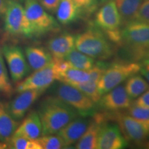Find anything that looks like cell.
Wrapping results in <instances>:
<instances>
[{"label": "cell", "instance_id": "10", "mask_svg": "<svg viewBox=\"0 0 149 149\" xmlns=\"http://www.w3.org/2000/svg\"><path fill=\"white\" fill-rule=\"evenodd\" d=\"M56 80L53 63L49 66L35 70L17 85L16 89L19 93L27 90H44L48 88Z\"/></svg>", "mask_w": 149, "mask_h": 149}, {"label": "cell", "instance_id": "35", "mask_svg": "<svg viewBox=\"0 0 149 149\" xmlns=\"http://www.w3.org/2000/svg\"><path fill=\"white\" fill-rule=\"evenodd\" d=\"M139 72L141 75L145 77L149 84V58L144 59L142 64H141V68Z\"/></svg>", "mask_w": 149, "mask_h": 149}, {"label": "cell", "instance_id": "7", "mask_svg": "<svg viewBox=\"0 0 149 149\" xmlns=\"http://www.w3.org/2000/svg\"><path fill=\"white\" fill-rule=\"evenodd\" d=\"M25 13L32 29L33 35H41L59 27L53 16L46 13L37 0H26Z\"/></svg>", "mask_w": 149, "mask_h": 149}, {"label": "cell", "instance_id": "34", "mask_svg": "<svg viewBox=\"0 0 149 149\" xmlns=\"http://www.w3.org/2000/svg\"><path fill=\"white\" fill-rule=\"evenodd\" d=\"M135 105L149 109V88L134 102Z\"/></svg>", "mask_w": 149, "mask_h": 149}, {"label": "cell", "instance_id": "8", "mask_svg": "<svg viewBox=\"0 0 149 149\" xmlns=\"http://www.w3.org/2000/svg\"><path fill=\"white\" fill-rule=\"evenodd\" d=\"M13 81L16 82L26 77L30 68L22 48L13 45H5L1 48Z\"/></svg>", "mask_w": 149, "mask_h": 149}, {"label": "cell", "instance_id": "32", "mask_svg": "<svg viewBox=\"0 0 149 149\" xmlns=\"http://www.w3.org/2000/svg\"><path fill=\"white\" fill-rule=\"evenodd\" d=\"M135 20L149 24V0H146L144 2L141 3Z\"/></svg>", "mask_w": 149, "mask_h": 149}, {"label": "cell", "instance_id": "11", "mask_svg": "<svg viewBox=\"0 0 149 149\" xmlns=\"http://www.w3.org/2000/svg\"><path fill=\"white\" fill-rule=\"evenodd\" d=\"M105 3L95 15L96 27L104 33L120 30L122 19L114 0H109Z\"/></svg>", "mask_w": 149, "mask_h": 149}, {"label": "cell", "instance_id": "31", "mask_svg": "<svg viewBox=\"0 0 149 149\" xmlns=\"http://www.w3.org/2000/svg\"><path fill=\"white\" fill-rule=\"evenodd\" d=\"M79 8L80 13L91 12L96 7L97 0H72Z\"/></svg>", "mask_w": 149, "mask_h": 149}, {"label": "cell", "instance_id": "30", "mask_svg": "<svg viewBox=\"0 0 149 149\" xmlns=\"http://www.w3.org/2000/svg\"><path fill=\"white\" fill-rule=\"evenodd\" d=\"M127 109L128 115L149 126V109L132 104Z\"/></svg>", "mask_w": 149, "mask_h": 149}, {"label": "cell", "instance_id": "6", "mask_svg": "<svg viewBox=\"0 0 149 149\" xmlns=\"http://www.w3.org/2000/svg\"><path fill=\"white\" fill-rule=\"evenodd\" d=\"M4 29L12 35L33 36L32 29L25 13L24 7L17 0H7L5 12Z\"/></svg>", "mask_w": 149, "mask_h": 149}, {"label": "cell", "instance_id": "36", "mask_svg": "<svg viewBox=\"0 0 149 149\" xmlns=\"http://www.w3.org/2000/svg\"><path fill=\"white\" fill-rule=\"evenodd\" d=\"M7 6L6 0H0V16L4 15Z\"/></svg>", "mask_w": 149, "mask_h": 149}, {"label": "cell", "instance_id": "33", "mask_svg": "<svg viewBox=\"0 0 149 149\" xmlns=\"http://www.w3.org/2000/svg\"><path fill=\"white\" fill-rule=\"evenodd\" d=\"M61 0H40L41 5L44 9L51 13H55Z\"/></svg>", "mask_w": 149, "mask_h": 149}, {"label": "cell", "instance_id": "28", "mask_svg": "<svg viewBox=\"0 0 149 149\" xmlns=\"http://www.w3.org/2000/svg\"><path fill=\"white\" fill-rule=\"evenodd\" d=\"M42 149H60L65 148L64 141L57 135H42L36 139Z\"/></svg>", "mask_w": 149, "mask_h": 149}, {"label": "cell", "instance_id": "3", "mask_svg": "<svg viewBox=\"0 0 149 149\" xmlns=\"http://www.w3.org/2000/svg\"><path fill=\"white\" fill-rule=\"evenodd\" d=\"M74 47L93 59L105 60L113 55L107 37L98 28H91L75 37Z\"/></svg>", "mask_w": 149, "mask_h": 149}, {"label": "cell", "instance_id": "13", "mask_svg": "<svg viewBox=\"0 0 149 149\" xmlns=\"http://www.w3.org/2000/svg\"><path fill=\"white\" fill-rule=\"evenodd\" d=\"M127 141L117 125L105 124L99 134L97 148L122 149L127 146Z\"/></svg>", "mask_w": 149, "mask_h": 149}, {"label": "cell", "instance_id": "27", "mask_svg": "<svg viewBox=\"0 0 149 149\" xmlns=\"http://www.w3.org/2000/svg\"><path fill=\"white\" fill-rule=\"evenodd\" d=\"M12 92L13 87L8 76V70L6 66L2 52L1 50H0V93L10 95Z\"/></svg>", "mask_w": 149, "mask_h": 149}, {"label": "cell", "instance_id": "23", "mask_svg": "<svg viewBox=\"0 0 149 149\" xmlns=\"http://www.w3.org/2000/svg\"><path fill=\"white\" fill-rule=\"evenodd\" d=\"M56 13L57 20L66 25L74 22L79 16L80 11L72 0H61Z\"/></svg>", "mask_w": 149, "mask_h": 149}, {"label": "cell", "instance_id": "15", "mask_svg": "<svg viewBox=\"0 0 149 149\" xmlns=\"http://www.w3.org/2000/svg\"><path fill=\"white\" fill-rule=\"evenodd\" d=\"M91 122L88 119L76 117L66 124L57 133L64 141L65 148L76 143L84 135Z\"/></svg>", "mask_w": 149, "mask_h": 149}, {"label": "cell", "instance_id": "22", "mask_svg": "<svg viewBox=\"0 0 149 149\" xmlns=\"http://www.w3.org/2000/svg\"><path fill=\"white\" fill-rule=\"evenodd\" d=\"M143 0H114L122 19V24L135 20L137 12Z\"/></svg>", "mask_w": 149, "mask_h": 149}, {"label": "cell", "instance_id": "38", "mask_svg": "<svg viewBox=\"0 0 149 149\" xmlns=\"http://www.w3.org/2000/svg\"><path fill=\"white\" fill-rule=\"evenodd\" d=\"M100 1H102V2H103V3H105V2H107V1H109V0H100Z\"/></svg>", "mask_w": 149, "mask_h": 149}, {"label": "cell", "instance_id": "18", "mask_svg": "<svg viewBox=\"0 0 149 149\" xmlns=\"http://www.w3.org/2000/svg\"><path fill=\"white\" fill-rule=\"evenodd\" d=\"M75 37L70 33H63L53 37L48 42V51L53 59H64L65 57L74 48Z\"/></svg>", "mask_w": 149, "mask_h": 149}, {"label": "cell", "instance_id": "1", "mask_svg": "<svg viewBox=\"0 0 149 149\" xmlns=\"http://www.w3.org/2000/svg\"><path fill=\"white\" fill-rule=\"evenodd\" d=\"M42 135H55L78 116V112L55 97L46 99L38 112Z\"/></svg>", "mask_w": 149, "mask_h": 149}, {"label": "cell", "instance_id": "5", "mask_svg": "<svg viewBox=\"0 0 149 149\" xmlns=\"http://www.w3.org/2000/svg\"><path fill=\"white\" fill-rule=\"evenodd\" d=\"M53 92L55 97L73 108L81 116L94 113L95 102L77 87L61 83L54 87Z\"/></svg>", "mask_w": 149, "mask_h": 149}, {"label": "cell", "instance_id": "2", "mask_svg": "<svg viewBox=\"0 0 149 149\" xmlns=\"http://www.w3.org/2000/svg\"><path fill=\"white\" fill-rule=\"evenodd\" d=\"M122 44L134 60L149 58V24L134 20L124 25Z\"/></svg>", "mask_w": 149, "mask_h": 149}, {"label": "cell", "instance_id": "20", "mask_svg": "<svg viewBox=\"0 0 149 149\" xmlns=\"http://www.w3.org/2000/svg\"><path fill=\"white\" fill-rule=\"evenodd\" d=\"M25 56L30 68L40 70L53 63V57L49 51L40 46H29L25 48Z\"/></svg>", "mask_w": 149, "mask_h": 149}, {"label": "cell", "instance_id": "21", "mask_svg": "<svg viewBox=\"0 0 149 149\" xmlns=\"http://www.w3.org/2000/svg\"><path fill=\"white\" fill-rule=\"evenodd\" d=\"M19 126L8 109V104L0 102V140L8 144Z\"/></svg>", "mask_w": 149, "mask_h": 149}, {"label": "cell", "instance_id": "9", "mask_svg": "<svg viewBox=\"0 0 149 149\" xmlns=\"http://www.w3.org/2000/svg\"><path fill=\"white\" fill-rule=\"evenodd\" d=\"M115 118L122 135L127 141L140 144L148 136L149 126L128 114H118Z\"/></svg>", "mask_w": 149, "mask_h": 149}, {"label": "cell", "instance_id": "16", "mask_svg": "<svg viewBox=\"0 0 149 149\" xmlns=\"http://www.w3.org/2000/svg\"><path fill=\"white\" fill-rule=\"evenodd\" d=\"M107 68V66L104 63H97L94 65L92 68L88 70L89 79L84 83L75 86L87 96L89 97L95 103H97L101 96L97 91L98 83Z\"/></svg>", "mask_w": 149, "mask_h": 149}, {"label": "cell", "instance_id": "14", "mask_svg": "<svg viewBox=\"0 0 149 149\" xmlns=\"http://www.w3.org/2000/svg\"><path fill=\"white\" fill-rule=\"evenodd\" d=\"M44 90H27L19 93V95L8 104V109L15 120H19L25 115L29 108L33 105Z\"/></svg>", "mask_w": 149, "mask_h": 149}, {"label": "cell", "instance_id": "4", "mask_svg": "<svg viewBox=\"0 0 149 149\" xmlns=\"http://www.w3.org/2000/svg\"><path fill=\"white\" fill-rule=\"evenodd\" d=\"M141 64L130 61L112 64L107 67L98 83L97 91L100 96L120 85L128 78L139 72Z\"/></svg>", "mask_w": 149, "mask_h": 149}, {"label": "cell", "instance_id": "25", "mask_svg": "<svg viewBox=\"0 0 149 149\" xmlns=\"http://www.w3.org/2000/svg\"><path fill=\"white\" fill-rule=\"evenodd\" d=\"M72 68L88 71L94 66V59L85 55L77 49H73L65 57Z\"/></svg>", "mask_w": 149, "mask_h": 149}, {"label": "cell", "instance_id": "19", "mask_svg": "<svg viewBox=\"0 0 149 149\" xmlns=\"http://www.w3.org/2000/svg\"><path fill=\"white\" fill-rule=\"evenodd\" d=\"M42 132V126L39 114L35 111L30 113L15 131L13 135L22 136L30 139H37Z\"/></svg>", "mask_w": 149, "mask_h": 149}, {"label": "cell", "instance_id": "24", "mask_svg": "<svg viewBox=\"0 0 149 149\" xmlns=\"http://www.w3.org/2000/svg\"><path fill=\"white\" fill-rule=\"evenodd\" d=\"M89 79V73L86 70L77 68H68L65 71L56 74V80L61 83L67 84L75 86L80 84L84 83Z\"/></svg>", "mask_w": 149, "mask_h": 149}, {"label": "cell", "instance_id": "37", "mask_svg": "<svg viewBox=\"0 0 149 149\" xmlns=\"http://www.w3.org/2000/svg\"><path fill=\"white\" fill-rule=\"evenodd\" d=\"M7 148H8V144L2 142V141H0V149H4Z\"/></svg>", "mask_w": 149, "mask_h": 149}, {"label": "cell", "instance_id": "26", "mask_svg": "<svg viewBox=\"0 0 149 149\" xmlns=\"http://www.w3.org/2000/svg\"><path fill=\"white\" fill-rule=\"evenodd\" d=\"M126 93L131 100L136 99L149 88V84L142 76L134 74L127 79L125 84Z\"/></svg>", "mask_w": 149, "mask_h": 149}, {"label": "cell", "instance_id": "29", "mask_svg": "<svg viewBox=\"0 0 149 149\" xmlns=\"http://www.w3.org/2000/svg\"><path fill=\"white\" fill-rule=\"evenodd\" d=\"M8 145L15 149H42L36 139H30L22 136L13 135Z\"/></svg>", "mask_w": 149, "mask_h": 149}, {"label": "cell", "instance_id": "12", "mask_svg": "<svg viewBox=\"0 0 149 149\" xmlns=\"http://www.w3.org/2000/svg\"><path fill=\"white\" fill-rule=\"evenodd\" d=\"M97 103L104 111L115 112L127 109L132 104V100L124 86L119 85L102 95Z\"/></svg>", "mask_w": 149, "mask_h": 149}, {"label": "cell", "instance_id": "17", "mask_svg": "<svg viewBox=\"0 0 149 149\" xmlns=\"http://www.w3.org/2000/svg\"><path fill=\"white\" fill-rule=\"evenodd\" d=\"M95 118L89 124L88 128L76 142L75 148L95 149L97 148L99 134L102 126L105 124V117L101 114H94Z\"/></svg>", "mask_w": 149, "mask_h": 149}]
</instances>
